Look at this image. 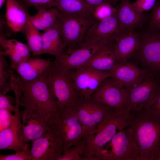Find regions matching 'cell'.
Returning <instances> with one entry per match:
<instances>
[{
  "label": "cell",
  "mask_w": 160,
  "mask_h": 160,
  "mask_svg": "<svg viewBox=\"0 0 160 160\" xmlns=\"http://www.w3.org/2000/svg\"><path fill=\"white\" fill-rule=\"evenodd\" d=\"M127 89L126 108L128 111H149L160 95V77L148 72L140 83Z\"/></svg>",
  "instance_id": "obj_8"
},
{
  "label": "cell",
  "mask_w": 160,
  "mask_h": 160,
  "mask_svg": "<svg viewBox=\"0 0 160 160\" xmlns=\"http://www.w3.org/2000/svg\"><path fill=\"white\" fill-rule=\"evenodd\" d=\"M122 30L120 28L116 12L109 17L95 22L89 29L86 37L95 35L115 39Z\"/></svg>",
  "instance_id": "obj_24"
},
{
  "label": "cell",
  "mask_w": 160,
  "mask_h": 160,
  "mask_svg": "<svg viewBox=\"0 0 160 160\" xmlns=\"http://www.w3.org/2000/svg\"><path fill=\"white\" fill-rule=\"evenodd\" d=\"M140 38L141 47L132 57L142 68L160 77V31L150 28Z\"/></svg>",
  "instance_id": "obj_10"
},
{
  "label": "cell",
  "mask_w": 160,
  "mask_h": 160,
  "mask_svg": "<svg viewBox=\"0 0 160 160\" xmlns=\"http://www.w3.org/2000/svg\"><path fill=\"white\" fill-rule=\"evenodd\" d=\"M5 55L0 52V92L6 94L12 90L10 84L12 73L6 71L8 66Z\"/></svg>",
  "instance_id": "obj_29"
},
{
  "label": "cell",
  "mask_w": 160,
  "mask_h": 160,
  "mask_svg": "<svg viewBox=\"0 0 160 160\" xmlns=\"http://www.w3.org/2000/svg\"><path fill=\"white\" fill-rule=\"evenodd\" d=\"M127 88L111 76L107 78L90 98L120 111L126 109Z\"/></svg>",
  "instance_id": "obj_14"
},
{
  "label": "cell",
  "mask_w": 160,
  "mask_h": 160,
  "mask_svg": "<svg viewBox=\"0 0 160 160\" xmlns=\"http://www.w3.org/2000/svg\"><path fill=\"white\" fill-rule=\"evenodd\" d=\"M121 63L115 52L113 44L102 49L80 68H90L111 73Z\"/></svg>",
  "instance_id": "obj_21"
},
{
  "label": "cell",
  "mask_w": 160,
  "mask_h": 160,
  "mask_svg": "<svg viewBox=\"0 0 160 160\" xmlns=\"http://www.w3.org/2000/svg\"><path fill=\"white\" fill-rule=\"evenodd\" d=\"M5 109H0V131L11 127L15 121V116Z\"/></svg>",
  "instance_id": "obj_34"
},
{
  "label": "cell",
  "mask_w": 160,
  "mask_h": 160,
  "mask_svg": "<svg viewBox=\"0 0 160 160\" xmlns=\"http://www.w3.org/2000/svg\"><path fill=\"white\" fill-rule=\"evenodd\" d=\"M149 20L150 28L160 31V0L156 1Z\"/></svg>",
  "instance_id": "obj_33"
},
{
  "label": "cell",
  "mask_w": 160,
  "mask_h": 160,
  "mask_svg": "<svg viewBox=\"0 0 160 160\" xmlns=\"http://www.w3.org/2000/svg\"><path fill=\"white\" fill-rule=\"evenodd\" d=\"M28 7H33L37 8L43 7L47 9L55 7V0H21Z\"/></svg>",
  "instance_id": "obj_37"
},
{
  "label": "cell",
  "mask_w": 160,
  "mask_h": 160,
  "mask_svg": "<svg viewBox=\"0 0 160 160\" xmlns=\"http://www.w3.org/2000/svg\"><path fill=\"white\" fill-rule=\"evenodd\" d=\"M51 122L63 150L78 145L88 134L72 107L64 110Z\"/></svg>",
  "instance_id": "obj_11"
},
{
  "label": "cell",
  "mask_w": 160,
  "mask_h": 160,
  "mask_svg": "<svg viewBox=\"0 0 160 160\" xmlns=\"http://www.w3.org/2000/svg\"><path fill=\"white\" fill-rule=\"evenodd\" d=\"M24 31L28 47L33 55H39L42 54V33L39 32V30L33 25L29 19Z\"/></svg>",
  "instance_id": "obj_27"
},
{
  "label": "cell",
  "mask_w": 160,
  "mask_h": 160,
  "mask_svg": "<svg viewBox=\"0 0 160 160\" xmlns=\"http://www.w3.org/2000/svg\"><path fill=\"white\" fill-rule=\"evenodd\" d=\"M116 9V14L121 29L133 31L143 25L145 18L144 12L137 10L129 0H121Z\"/></svg>",
  "instance_id": "obj_18"
},
{
  "label": "cell",
  "mask_w": 160,
  "mask_h": 160,
  "mask_svg": "<svg viewBox=\"0 0 160 160\" xmlns=\"http://www.w3.org/2000/svg\"><path fill=\"white\" fill-rule=\"evenodd\" d=\"M55 7L67 13L90 15L94 9L84 0H55Z\"/></svg>",
  "instance_id": "obj_26"
},
{
  "label": "cell",
  "mask_w": 160,
  "mask_h": 160,
  "mask_svg": "<svg viewBox=\"0 0 160 160\" xmlns=\"http://www.w3.org/2000/svg\"><path fill=\"white\" fill-rule=\"evenodd\" d=\"M131 113L126 109H116L99 126L94 135H86L84 137L86 146L82 155L84 160H93L95 154L107 144L117 132L127 127Z\"/></svg>",
  "instance_id": "obj_4"
},
{
  "label": "cell",
  "mask_w": 160,
  "mask_h": 160,
  "mask_svg": "<svg viewBox=\"0 0 160 160\" xmlns=\"http://www.w3.org/2000/svg\"><path fill=\"white\" fill-rule=\"evenodd\" d=\"M131 112L127 127L132 130L140 160H157L160 154V116L145 109Z\"/></svg>",
  "instance_id": "obj_1"
},
{
  "label": "cell",
  "mask_w": 160,
  "mask_h": 160,
  "mask_svg": "<svg viewBox=\"0 0 160 160\" xmlns=\"http://www.w3.org/2000/svg\"><path fill=\"white\" fill-rule=\"evenodd\" d=\"M46 78L50 95L59 114L72 107L80 98L69 71L62 67L55 60L47 71Z\"/></svg>",
  "instance_id": "obj_3"
},
{
  "label": "cell",
  "mask_w": 160,
  "mask_h": 160,
  "mask_svg": "<svg viewBox=\"0 0 160 160\" xmlns=\"http://www.w3.org/2000/svg\"><path fill=\"white\" fill-rule=\"evenodd\" d=\"M89 5L94 9L97 7L108 2V0H84Z\"/></svg>",
  "instance_id": "obj_39"
},
{
  "label": "cell",
  "mask_w": 160,
  "mask_h": 160,
  "mask_svg": "<svg viewBox=\"0 0 160 160\" xmlns=\"http://www.w3.org/2000/svg\"><path fill=\"white\" fill-rule=\"evenodd\" d=\"M5 15L9 28L17 33L24 31L30 15L25 6L17 0H7Z\"/></svg>",
  "instance_id": "obj_20"
},
{
  "label": "cell",
  "mask_w": 160,
  "mask_h": 160,
  "mask_svg": "<svg viewBox=\"0 0 160 160\" xmlns=\"http://www.w3.org/2000/svg\"><path fill=\"white\" fill-rule=\"evenodd\" d=\"M116 9L108 2L100 4L93 10L92 15L97 21L102 20L116 13Z\"/></svg>",
  "instance_id": "obj_31"
},
{
  "label": "cell",
  "mask_w": 160,
  "mask_h": 160,
  "mask_svg": "<svg viewBox=\"0 0 160 160\" xmlns=\"http://www.w3.org/2000/svg\"><path fill=\"white\" fill-rule=\"evenodd\" d=\"M93 160H141L139 149L131 128L119 131L93 157Z\"/></svg>",
  "instance_id": "obj_6"
},
{
  "label": "cell",
  "mask_w": 160,
  "mask_h": 160,
  "mask_svg": "<svg viewBox=\"0 0 160 160\" xmlns=\"http://www.w3.org/2000/svg\"><path fill=\"white\" fill-rule=\"evenodd\" d=\"M72 108L90 136L95 134L99 126L116 109L93 99L81 97Z\"/></svg>",
  "instance_id": "obj_9"
},
{
  "label": "cell",
  "mask_w": 160,
  "mask_h": 160,
  "mask_svg": "<svg viewBox=\"0 0 160 160\" xmlns=\"http://www.w3.org/2000/svg\"><path fill=\"white\" fill-rule=\"evenodd\" d=\"M115 39L114 50L121 63L132 57L141 45L139 36L133 31L122 30Z\"/></svg>",
  "instance_id": "obj_16"
},
{
  "label": "cell",
  "mask_w": 160,
  "mask_h": 160,
  "mask_svg": "<svg viewBox=\"0 0 160 160\" xmlns=\"http://www.w3.org/2000/svg\"><path fill=\"white\" fill-rule=\"evenodd\" d=\"M15 102L13 97L0 92V109L7 110L11 112H15L16 106L13 105Z\"/></svg>",
  "instance_id": "obj_35"
},
{
  "label": "cell",
  "mask_w": 160,
  "mask_h": 160,
  "mask_svg": "<svg viewBox=\"0 0 160 160\" xmlns=\"http://www.w3.org/2000/svg\"><path fill=\"white\" fill-rule=\"evenodd\" d=\"M149 111L160 116V95L151 105Z\"/></svg>",
  "instance_id": "obj_38"
},
{
  "label": "cell",
  "mask_w": 160,
  "mask_h": 160,
  "mask_svg": "<svg viewBox=\"0 0 160 160\" xmlns=\"http://www.w3.org/2000/svg\"><path fill=\"white\" fill-rule=\"evenodd\" d=\"M86 143L84 137L78 145L64 150L59 160H84L82 155Z\"/></svg>",
  "instance_id": "obj_30"
},
{
  "label": "cell",
  "mask_w": 160,
  "mask_h": 160,
  "mask_svg": "<svg viewBox=\"0 0 160 160\" xmlns=\"http://www.w3.org/2000/svg\"><path fill=\"white\" fill-rule=\"evenodd\" d=\"M111 38L91 35L86 37L79 45L63 53L55 60L62 67L68 70L79 68L88 62L104 48L114 44Z\"/></svg>",
  "instance_id": "obj_5"
},
{
  "label": "cell",
  "mask_w": 160,
  "mask_h": 160,
  "mask_svg": "<svg viewBox=\"0 0 160 160\" xmlns=\"http://www.w3.org/2000/svg\"><path fill=\"white\" fill-rule=\"evenodd\" d=\"M0 160H32L30 150L27 143L23 148L15 153L10 155H0Z\"/></svg>",
  "instance_id": "obj_32"
},
{
  "label": "cell",
  "mask_w": 160,
  "mask_h": 160,
  "mask_svg": "<svg viewBox=\"0 0 160 160\" xmlns=\"http://www.w3.org/2000/svg\"><path fill=\"white\" fill-rule=\"evenodd\" d=\"M63 151L62 142L52 124L43 136L32 141V160H59Z\"/></svg>",
  "instance_id": "obj_15"
},
{
  "label": "cell",
  "mask_w": 160,
  "mask_h": 160,
  "mask_svg": "<svg viewBox=\"0 0 160 160\" xmlns=\"http://www.w3.org/2000/svg\"><path fill=\"white\" fill-rule=\"evenodd\" d=\"M52 62L49 59L29 57L19 65L15 70L19 75L20 81L25 82H30L42 75Z\"/></svg>",
  "instance_id": "obj_19"
},
{
  "label": "cell",
  "mask_w": 160,
  "mask_h": 160,
  "mask_svg": "<svg viewBox=\"0 0 160 160\" xmlns=\"http://www.w3.org/2000/svg\"><path fill=\"white\" fill-rule=\"evenodd\" d=\"M58 20L65 48L67 50L83 42L89 29L97 21L92 15L70 14L59 10Z\"/></svg>",
  "instance_id": "obj_7"
},
{
  "label": "cell",
  "mask_w": 160,
  "mask_h": 160,
  "mask_svg": "<svg viewBox=\"0 0 160 160\" xmlns=\"http://www.w3.org/2000/svg\"><path fill=\"white\" fill-rule=\"evenodd\" d=\"M42 54H49L58 57L65 49L60 32L58 20L52 27L42 34Z\"/></svg>",
  "instance_id": "obj_23"
},
{
  "label": "cell",
  "mask_w": 160,
  "mask_h": 160,
  "mask_svg": "<svg viewBox=\"0 0 160 160\" xmlns=\"http://www.w3.org/2000/svg\"><path fill=\"white\" fill-rule=\"evenodd\" d=\"M15 116V120L12 126L0 131V150L9 149L17 152L22 149L26 143L21 133L20 116Z\"/></svg>",
  "instance_id": "obj_22"
},
{
  "label": "cell",
  "mask_w": 160,
  "mask_h": 160,
  "mask_svg": "<svg viewBox=\"0 0 160 160\" xmlns=\"http://www.w3.org/2000/svg\"><path fill=\"white\" fill-rule=\"evenodd\" d=\"M37 13L29 15V19L38 30L46 31L53 26L57 21L59 10L56 8L47 9L43 7L36 8Z\"/></svg>",
  "instance_id": "obj_25"
},
{
  "label": "cell",
  "mask_w": 160,
  "mask_h": 160,
  "mask_svg": "<svg viewBox=\"0 0 160 160\" xmlns=\"http://www.w3.org/2000/svg\"><path fill=\"white\" fill-rule=\"evenodd\" d=\"M20 114L21 133L26 143L43 136L52 126L50 119L41 112L24 108Z\"/></svg>",
  "instance_id": "obj_13"
},
{
  "label": "cell",
  "mask_w": 160,
  "mask_h": 160,
  "mask_svg": "<svg viewBox=\"0 0 160 160\" xmlns=\"http://www.w3.org/2000/svg\"><path fill=\"white\" fill-rule=\"evenodd\" d=\"M75 89L80 97L91 98L104 80L111 76L109 72L89 67H82L69 70Z\"/></svg>",
  "instance_id": "obj_12"
},
{
  "label": "cell",
  "mask_w": 160,
  "mask_h": 160,
  "mask_svg": "<svg viewBox=\"0 0 160 160\" xmlns=\"http://www.w3.org/2000/svg\"><path fill=\"white\" fill-rule=\"evenodd\" d=\"M0 44L4 50H8L18 55L25 60L30 57L31 51L28 46L15 39H9L0 36Z\"/></svg>",
  "instance_id": "obj_28"
},
{
  "label": "cell",
  "mask_w": 160,
  "mask_h": 160,
  "mask_svg": "<svg viewBox=\"0 0 160 160\" xmlns=\"http://www.w3.org/2000/svg\"><path fill=\"white\" fill-rule=\"evenodd\" d=\"M148 73L135 63L127 60L119 64L111 73V76L125 87L129 88L141 81Z\"/></svg>",
  "instance_id": "obj_17"
},
{
  "label": "cell",
  "mask_w": 160,
  "mask_h": 160,
  "mask_svg": "<svg viewBox=\"0 0 160 160\" xmlns=\"http://www.w3.org/2000/svg\"><path fill=\"white\" fill-rule=\"evenodd\" d=\"M157 160H160V154Z\"/></svg>",
  "instance_id": "obj_42"
},
{
  "label": "cell",
  "mask_w": 160,
  "mask_h": 160,
  "mask_svg": "<svg viewBox=\"0 0 160 160\" xmlns=\"http://www.w3.org/2000/svg\"><path fill=\"white\" fill-rule=\"evenodd\" d=\"M156 1V0H136L132 4L137 10L143 12L153 8Z\"/></svg>",
  "instance_id": "obj_36"
},
{
  "label": "cell",
  "mask_w": 160,
  "mask_h": 160,
  "mask_svg": "<svg viewBox=\"0 0 160 160\" xmlns=\"http://www.w3.org/2000/svg\"><path fill=\"white\" fill-rule=\"evenodd\" d=\"M6 0H0V7L1 8Z\"/></svg>",
  "instance_id": "obj_41"
},
{
  "label": "cell",
  "mask_w": 160,
  "mask_h": 160,
  "mask_svg": "<svg viewBox=\"0 0 160 160\" xmlns=\"http://www.w3.org/2000/svg\"><path fill=\"white\" fill-rule=\"evenodd\" d=\"M119 0H108V2L112 6L115 4Z\"/></svg>",
  "instance_id": "obj_40"
},
{
  "label": "cell",
  "mask_w": 160,
  "mask_h": 160,
  "mask_svg": "<svg viewBox=\"0 0 160 160\" xmlns=\"http://www.w3.org/2000/svg\"><path fill=\"white\" fill-rule=\"evenodd\" d=\"M47 70L42 75L33 81L23 82L16 77V80L22 92L20 106L25 109L41 112L52 121L60 114L49 89L46 78Z\"/></svg>",
  "instance_id": "obj_2"
}]
</instances>
